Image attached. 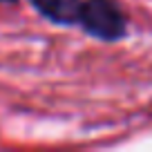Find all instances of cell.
<instances>
[{
  "mask_svg": "<svg viewBox=\"0 0 152 152\" xmlns=\"http://www.w3.org/2000/svg\"><path fill=\"white\" fill-rule=\"evenodd\" d=\"M76 23L85 29V34L105 43L121 40L128 34L125 16L114 0H81Z\"/></svg>",
  "mask_w": 152,
  "mask_h": 152,
  "instance_id": "obj_1",
  "label": "cell"
},
{
  "mask_svg": "<svg viewBox=\"0 0 152 152\" xmlns=\"http://www.w3.org/2000/svg\"><path fill=\"white\" fill-rule=\"evenodd\" d=\"M40 16L56 25H74L78 18L81 0H29Z\"/></svg>",
  "mask_w": 152,
  "mask_h": 152,
  "instance_id": "obj_2",
  "label": "cell"
},
{
  "mask_svg": "<svg viewBox=\"0 0 152 152\" xmlns=\"http://www.w3.org/2000/svg\"><path fill=\"white\" fill-rule=\"evenodd\" d=\"M2 5H14V2H18V0H0Z\"/></svg>",
  "mask_w": 152,
  "mask_h": 152,
  "instance_id": "obj_3",
  "label": "cell"
}]
</instances>
